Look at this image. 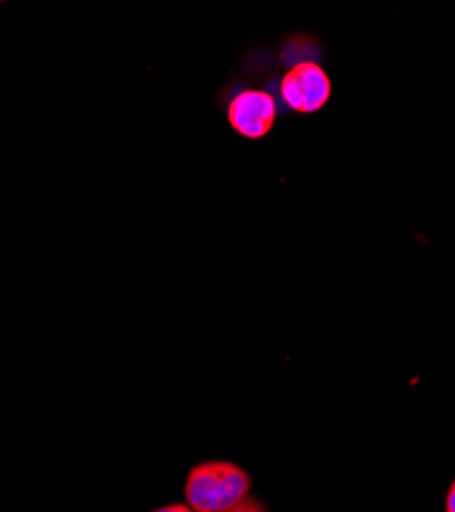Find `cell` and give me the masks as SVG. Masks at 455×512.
Here are the masks:
<instances>
[{"instance_id":"cell-1","label":"cell","mask_w":455,"mask_h":512,"mask_svg":"<svg viewBox=\"0 0 455 512\" xmlns=\"http://www.w3.org/2000/svg\"><path fill=\"white\" fill-rule=\"evenodd\" d=\"M251 490V478L242 467L228 461L195 465L185 484V498L193 512H226L242 502Z\"/></svg>"},{"instance_id":"cell-2","label":"cell","mask_w":455,"mask_h":512,"mask_svg":"<svg viewBox=\"0 0 455 512\" xmlns=\"http://www.w3.org/2000/svg\"><path fill=\"white\" fill-rule=\"evenodd\" d=\"M279 93L289 109L298 113H316L330 101L333 82H330L328 72L320 64L308 60L294 64L283 74Z\"/></svg>"},{"instance_id":"cell-3","label":"cell","mask_w":455,"mask_h":512,"mask_svg":"<svg viewBox=\"0 0 455 512\" xmlns=\"http://www.w3.org/2000/svg\"><path fill=\"white\" fill-rule=\"evenodd\" d=\"M232 130L246 140L265 138L277 119V101L269 91L242 89L238 91L226 109Z\"/></svg>"},{"instance_id":"cell-4","label":"cell","mask_w":455,"mask_h":512,"mask_svg":"<svg viewBox=\"0 0 455 512\" xmlns=\"http://www.w3.org/2000/svg\"><path fill=\"white\" fill-rule=\"evenodd\" d=\"M226 512H265V508L255 500V498H244L242 502H238L236 506H232L230 510Z\"/></svg>"},{"instance_id":"cell-5","label":"cell","mask_w":455,"mask_h":512,"mask_svg":"<svg viewBox=\"0 0 455 512\" xmlns=\"http://www.w3.org/2000/svg\"><path fill=\"white\" fill-rule=\"evenodd\" d=\"M445 510L447 512H455V480L447 492V500H445Z\"/></svg>"},{"instance_id":"cell-6","label":"cell","mask_w":455,"mask_h":512,"mask_svg":"<svg viewBox=\"0 0 455 512\" xmlns=\"http://www.w3.org/2000/svg\"><path fill=\"white\" fill-rule=\"evenodd\" d=\"M154 512H193V510L189 506H185V504H171V506H162V508H158Z\"/></svg>"}]
</instances>
